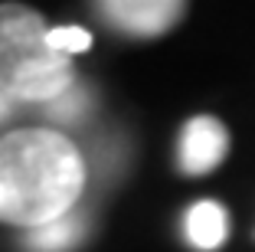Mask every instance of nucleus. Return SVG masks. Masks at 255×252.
Returning <instances> with one entry per match:
<instances>
[{
	"label": "nucleus",
	"instance_id": "1",
	"mask_svg": "<svg viewBox=\"0 0 255 252\" xmlns=\"http://www.w3.org/2000/svg\"><path fill=\"white\" fill-rule=\"evenodd\" d=\"M85 161L66 134L20 128L0 138V220L36 230L79 207Z\"/></svg>",
	"mask_w": 255,
	"mask_h": 252
},
{
	"label": "nucleus",
	"instance_id": "9",
	"mask_svg": "<svg viewBox=\"0 0 255 252\" xmlns=\"http://www.w3.org/2000/svg\"><path fill=\"white\" fill-rule=\"evenodd\" d=\"M13 108H16V102H13L10 95H3V92H0V125H3V121L13 115Z\"/></svg>",
	"mask_w": 255,
	"mask_h": 252
},
{
	"label": "nucleus",
	"instance_id": "5",
	"mask_svg": "<svg viewBox=\"0 0 255 252\" xmlns=\"http://www.w3.org/2000/svg\"><path fill=\"white\" fill-rule=\"evenodd\" d=\"M85 233H89V216L75 207L72 213L46 223V226L26 230L23 249L26 252H72V249H79V243L85 239Z\"/></svg>",
	"mask_w": 255,
	"mask_h": 252
},
{
	"label": "nucleus",
	"instance_id": "7",
	"mask_svg": "<svg viewBox=\"0 0 255 252\" xmlns=\"http://www.w3.org/2000/svg\"><path fill=\"white\" fill-rule=\"evenodd\" d=\"M92 108V89L82 85V82H75L72 89H66L59 98L53 102H46L43 111L49 121H59V125H72V121H82Z\"/></svg>",
	"mask_w": 255,
	"mask_h": 252
},
{
	"label": "nucleus",
	"instance_id": "2",
	"mask_svg": "<svg viewBox=\"0 0 255 252\" xmlns=\"http://www.w3.org/2000/svg\"><path fill=\"white\" fill-rule=\"evenodd\" d=\"M75 82L72 59L49 46L43 16L23 3H0V92L16 105H46Z\"/></svg>",
	"mask_w": 255,
	"mask_h": 252
},
{
	"label": "nucleus",
	"instance_id": "8",
	"mask_svg": "<svg viewBox=\"0 0 255 252\" xmlns=\"http://www.w3.org/2000/svg\"><path fill=\"white\" fill-rule=\"evenodd\" d=\"M49 46L59 56L72 59V52H85L92 46V33L82 30V26H53L49 30Z\"/></svg>",
	"mask_w": 255,
	"mask_h": 252
},
{
	"label": "nucleus",
	"instance_id": "3",
	"mask_svg": "<svg viewBox=\"0 0 255 252\" xmlns=\"http://www.w3.org/2000/svg\"><path fill=\"white\" fill-rule=\"evenodd\" d=\"M95 10L118 33L154 39L183 20L187 3H177V0H105Z\"/></svg>",
	"mask_w": 255,
	"mask_h": 252
},
{
	"label": "nucleus",
	"instance_id": "4",
	"mask_svg": "<svg viewBox=\"0 0 255 252\" xmlns=\"http://www.w3.org/2000/svg\"><path fill=\"white\" fill-rule=\"evenodd\" d=\"M229 154V131L213 115H196L183 125L180 144H177V164L187 177L213 174Z\"/></svg>",
	"mask_w": 255,
	"mask_h": 252
},
{
	"label": "nucleus",
	"instance_id": "6",
	"mask_svg": "<svg viewBox=\"0 0 255 252\" xmlns=\"http://www.w3.org/2000/svg\"><path fill=\"white\" fill-rule=\"evenodd\" d=\"M183 230H187L190 246H196L203 252H213L229 236V216H226V210L216 200H200L187 210Z\"/></svg>",
	"mask_w": 255,
	"mask_h": 252
}]
</instances>
